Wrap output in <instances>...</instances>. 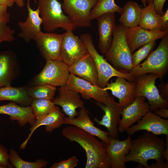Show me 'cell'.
I'll return each instance as SVG.
<instances>
[{
    "label": "cell",
    "instance_id": "20",
    "mask_svg": "<svg viewBox=\"0 0 168 168\" xmlns=\"http://www.w3.org/2000/svg\"><path fill=\"white\" fill-rule=\"evenodd\" d=\"M96 19L99 36L98 47L101 53L105 54L110 47L117 26L115 13L103 14Z\"/></svg>",
    "mask_w": 168,
    "mask_h": 168
},
{
    "label": "cell",
    "instance_id": "39",
    "mask_svg": "<svg viewBox=\"0 0 168 168\" xmlns=\"http://www.w3.org/2000/svg\"><path fill=\"white\" fill-rule=\"evenodd\" d=\"M159 92L160 96L164 100L168 101V83L163 82L158 85Z\"/></svg>",
    "mask_w": 168,
    "mask_h": 168
},
{
    "label": "cell",
    "instance_id": "47",
    "mask_svg": "<svg viewBox=\"0 0 168 168\" xmlns=\"http://www.w3.org/2000/svg\"><path fill=\"white\" fill-rule=\"evenodd\" d=\"M147 0H141V2L143 4L144 7L146 6L147 5Z\"/></svg>",
    "mask_w": 168,
    "mask_h": 168
},
{
    "label": "cell",
    "instance_id": "26",
    "mask_svg": "<svg viewBox=\"0 0 168 168\" xmlns=\"http://www.w3.org/2000/svg\"><path fill=\"white\" fill-rule=\"evenodd\" d=\"M108 149L111 160V168H126L125 157L129 152L132 139L128 135L125 140L120 141L110 137Z\"/></svg>",
    "mask_w": 168,
    "mask_h": 168
},
{
    "label": "cell",
    "instance_id": "29",
    "mask_svg": "<svg viewBox=\"0 0 168 168\" xmlns=\"http://www.w3.org/2000/svg\"><path fill=\"white\" fill-rule=\"evenodd\" d=\"M141 8L133 1H128L124 5L119 19L124 27L132 28L139 26L141 16Z\"/></svg>",
    "mask_w": 168,
    "mask_h": 168
},
{
    "label": "cell",
    "instance_id": "35",
    "mask_svg": "<svg viewBox=\"0 0 168 168\" xmlns=\"http://www.w3.org/2000/svg\"><path fill=\"white\" fill-rule=\"evenodd\" d=\"M156 41L153 40L145 44L132 54V62L133 67L139 65L147 57L156 45Z\"/></svg>",
    "mask_w": 168,
    "mask_h": 168
},
{
    "label": "cell",
    "instance_id": "14",
    "mask_svg": "<svg viewBox=\"0 0 168 168\" xmlns=\"http://www.w3.org/2000/svg\"><path fill=\"white\" fill-rule=\"evenodd\" d=\"M145 99L143 96H137L122 110V118L118 127L119 132L122 133L126 131L132 124L150 111V105Z\"/></svg>",
    "mask_w": 168,
    "mask_h": 168
},
{
    "label": "cell",
    "instance_id": "12",
    "mask_svg": "<svg viewBox=\"0 0 168 168\" xmlns=\"http://www.w3.org/2000/svg\"><path fill=\"white\" fill-rule=\"evenodd\" d=\"M97 105L104 112L100 120L96 117L94 120L98 124L105 127L107 129L110 137L113 139H118L119 131L117 126L120 120L121 109L119 103L117 102L111 96L105 104L96 102Z\"/></svg>",
    "mask_w": 168,
    "mask_h": 168
},
{
    "label": "cell",
    "instance_id": "43",
    "mask_svg": "<svg viewBox=\"0 0 168 168\" xmlns=\"http://www.w3.org/2000/svg\"><path fill=\"white\" fill-rule=\"evenodd\" d=\"M166 148L165 149L163 153L164 159H166L168 162V135H166Z\"/></svg>",
    "mask_w": 168,
    "mask_h": 168
},
{
    "label": "cell",
    "instance_id": "32",
    "mask_svg": "<svg viewBox=\"0 0 168 168\" xmlns=\"http://www.w3.org/2000/svg\"><path fill=\"white\" fill-rule=\"evenodd\" d=\"M9 160L16 168H43L46 166L48 163V161L43 159H38L34 162L25 161L12 149H10Z\"/></svg>",
    "mask_w": 168,
    "mask_h": 168
},
{
    "label": "cell",
    "instance_id": "46",
    "mask_svg": "<svg viewBox=\"0 0 168 168\" xmlns=\"http://www.w3.org/2000/svg\"><path fill=\"white\" fill-rule=\"evenodd\" d=\"M15 1L17 6L20 8L22 7L25 6L24 0H15Z\"/></svg>",
    "mask_w": 168,
    "mask_h": 168
},
{
    "label": "cell",
    "instance_id": "37",
    "mask_svg": "<svg viewBox=\"0 0 168 168\" xmlns=\"http://www.w3.org/2000/svg\"><path fill=\"white\" fill-rule=\"evenodd\" d=\"M9 154L7 149L2 145H0V165L6 168L14 167L9 160Z\"/></svg>",
    "mask_w": 168,
    "mask_h": 168
},
{
    "label": "cell",
    "instance_id": "33",
    "mask_svg": "<svg viewBox=\"0 0 168 168\" xmlns=\"http://www.w3.org/2000/svg\"><path fill=\"white\" fill-rule=\"evenodd\" d=\"M36 119H40L52 111L56 105L51 100H33L30 106Z\"/></svg>",
    "mask_w": 168,
    "mask_h": 168
},
{
    "label": "cell",
    "instance_id": "25",
    "mask_svg": "<svg viewBox=\"0 0 168 168\" xmlns=\"http://www.w3.org/2000/svg\"><path fill=\"white\" fill-rule=\"evenodd\" d=\"M65 117L64 113L59 108L56 106L55 108L45 116L40 119H36L34 125L30 129V133L27 138L21 145L20 150L24 149L30 138L35 131L41 126L44 125L46 132L51 133L63 124V119Z\"/></svg>",
    "mask_w": 168,
    "mask_h": 168
},
{
    "label": "cell",
    "instance_id": "17",
    "mask_svg": "<svg viewBox=\"0 0 168 168\" xmlns=\"http://www.w3.org/2000/svg\"><path fill=\"white\" fill-rule=\"evenodd\" d=\"M58 91V96L52 101L55 105L60 106L64 114L69 118L75 117L78 113L77 109L84 107L79 94L65 86L60 87Z\"/></svg>",
    "mask_w": 168,
    "mask_h": 168
},
{
    "label": "cell",
    "instance_id": "24",
    "mask_svg": "<svg viewBox=\"0 0 168 168\" xmlns=\"http://www.w3.org/2000/svg\"><path fill=\"white\" fill-rule=\"evenodd\" d=\"M0 114L9 115L11 120H16L21 127L24 126L27 123L32 126L36 120L30 106H20L13 102L0 105Z\"/></svg>",
    "mask_w": 168,
    "mask_h": 168
},
{
    "label": "cell",
    "instance_id": "48",
    "mask_svg": "<svg viewBox=\"0 0 168 168\" xmlns=\"http://www.w3.org/2000/svg\"><path fill=\"white\" fill-rule=\"evenodd\" d=\"M0 168H6L5 167L0 165Z\"/></svg>",
    "mask_w": 168,
    "mask_h": 168
},
{
    "label": "cell",
    "instance_id": "27",
    "mask_svg": "<svg viewBox=\"0 0 168 168\" xmlns=\"http://www.w3.org/2000/svg\"><path fill=\"white\" fill-rule=\"evenodd\" d=\"M26 86L13 87L11 85L0 88V101L10 100L23 106L30 105L33 100L27 94Z\"/></svg>",
    "mask_w": 168,
    "mask_h": 168
},
{
    "label": "cell",
    "instance_id": "23",
    "mask_svg": "<svg viewBox=\"0 0 168 168\" xmlns=\"http://www.w3.org/2000/svg\"><path fill=\"white\" fill-rule=\"evenodd\" d=\"M29 2L30 0H28L27 7L28 13L26 20L24 22L19 21L18 23L21 31L18 36L27 42L31 40H34L36 35L41 31L40 26L42 24L39 8L35 10H33Z\"/></svg>",
    "mask_w": 168,
    "mask_h": 168
},
{
    "label": "cell",
    "instance_id": "34",
    "mask_svg": "<svg viewBox=\"0 0 168 168\" xmlns=\"http://www.w3.org/2000/svg\"><path fill=\"white\" fill-rule=\"evenodd\" d=\"M10 14L7 13L0 18V44L3 41L12 42L15 40V30L7 25L10 20Z\"/></svg>",
    "mask_w": 168,
    "mask_h": 168
},
{
    "label": "cell",
    "instance_id": "42",
    "mask_svg": "<svg viewBox=\"0 0 168 168\" xmlns=\"http://www.w3.org/2000/svg\"><path fill=\"white\" fill-rule=\"evenodd\" d=\"M168 167V162H165L163 161L152 163L150 166H149L148 168H167Z\"/></svg>",
    "mask_w": 168,
    "mask_h": 168
},
{
    "label": "cell",
    "instance_id": "4",
    "mask_svg": "<svg viewBox=\"0 0 168 168\" xmlns=\"http://www.w3.org/2000/svg\"><path fill=\"white\" fill-rule=\"evenodd\" d=\"M44 29L53 32L58 28L74 31L76 25L63 13L62 4L58 0H39L38 7Z\"/></svg>",
    "mask_w": 168,
    "mask_h": 168
},
{
    "label": "cell",
    "instance_id": "3",
    "mask_svg": "<svg viewBox=\"0 0 168 168\" xmlns=\"http://www.w3.org/2000/svg\"><path fill=\"white\" fill-rule=\"evenodd\" d=\"M132 54L126 41L125 27L119 24L116 26L110 47L105 54V59L117 70L130 73L134 67Z\"/></svg>",
    "mask_w": 168,
    "mask_h": 168
},
{
    "label": "cell",
    "instance_id": "28",
    "mask_svg": "<svg viewBox=\"0 0 168 168\" xmlns=\"http://www.w3.org/2000/svg\"><path fill=\"white\" fill-rule=\"evenodd\" d=\"M141 9L139 26L152 31H161V16L156 13L153 2H149Z\"/></svg>",
    "mask_w": 168,
    "mask_h": 168
},
{
    "label": "cell",
    "instance_id": "38",
    "mask_svg": "<svg viewBox=\"0 0 168 168\" xmlns=\"http://www.w3.org/2000/svg\"><path fill=\"white\" fill-rule=\"evenodd\" d=\"M166 0H147V4L152 2L154 5L156 11V13L161 16L164 13L163 8L164 5Z\"/></svg>",
    "mask_w": 168,
    "mask_h": 168
},
{
    "label": "cell",
    "instance_id": "45",
    "mask_svg": "<svg viewBox=\"0 0 168 168\" xmlns=\"http://www.w3.org/2000/svg\"><path fill=\"white\" fill-rule=\"evenodd\" d=\"M15 3V0H0V4L7 5L8 7H12Z\"/></svg>",
    "mask_w": 168,
    "mask_h": 168
},
{
    "label": "cell",
    "instance_id": "36",
    "mask_svg": "<svg viewBox=\"0 0 168 168\" xmlns=\"http://www.w3.org/2000/svg\"><path fill=\"white\" fill-rule=\"evenodd\" d=\"M78 162V159L74 156L67 160L55 162L49 168H74L77 166Z\"/></svg>",
    "mask_w": 168,
    "mask_h": 168
},
{
    "label": "cell",
    "instance_id": "7",
    "mask_svg": "<svg viewBox=\"0 0 168 168\" xmlns=\"http://www.w3.org/2000/svg\"><path fill=\"white\" fill-rule=\"evenodd\" d=\"M46 61L42 70L33 79L31 86L41 84L55 87L65 86L70 74L68 67L60 59Z\"/></svg>",
    "mask_w": 168,
    "mask_h": 168
},
{
    "label": "cell",
    "instance_id": "11",
    "mask_svg": "<svg viewBox=\"0 0 168 168\" xmlns=\"http://www.w3.org/2000/svg\"><path fill=\"white\" fill-rule=\"evenodd\" d=\"M60 60L69 67L77 62L88 51L82 41L75 35L72 31L63 33Z\"/></svg>",
    "mask_w": 168,
    "mask_h": 168
},
{
    "label": "cell",
    "instance_id": "10",
    "mask_svg": "<svg viewBox=\"0 0 168 168\" xmlns=\"http://www.w3.org/2000/svg\"><path fill=\"white\" fill-rule=\"evenodd\" d=\"M65 86L80 94L85 99H93L96 102L104 104L107 103L111 96L107 91L71 73Z\"/></svg>",
    "mask_w": 168,
    "mask_h": 168
},
{
    "label": "cell",
    "instance_id": "13",
    "mask_svg": "<svg viewBox=\"0 0 168 168\" xmlns=\"http://www.w3.org/2000/svg\"><path fill=\"white\" fill-rule=\"evenodd\" d=\"M63 33L53 32L38 33L34 40L40 54L46 60L60 59Z\"/></svg>",
    "mask_w": 168,
    "mask_h": 168
},
{
    "label": "cell",
    "instance_id": "30",
    "mask_svg": "<svg viewBox=\"0 0 168 168\" xmlns=\"http://www.w3.org/2000/svg\"><path fill=\"white\" fill-rule=\"evenodd\" d=\"M123 10V7L116 5L114 0H98L90 11L89 19L91 21L108 13L117 12L121 14Z\"/></svg>",
    "mask_w": 168,
    "mask_h": 168
},
{
    "label": "cell",
    "instance_id": "31",
    "mask_svg": "<svg viewBox=\"0 0 168 168\" xmlns=\"http://www.w3.org/2000/svg\"><path fill=\"white\" fill-rule=\"evenodd\" d=\"M56 90V87L47 84L35 85L26 88L27 94L32 100H52Z\"/></svg>",
    "mask_w": 168,
    "mask_h": 168
},
{
    "label": "cell",
    "instance_id": "6",
    "mask_svg": "<svg viewBox=\"0 0 168 168\" xmlns=\"http://www.w3.org/2000/svg\"><path fill=\"white\" fill-rule=\"evenodd\" d=\"M80 38L85 44L88 53L95 62L98 72V86L104 88L110 78L114 77H124L130 82L135 81V77L131 73L117 70L103 56L98 53L93 44L92 36L90 34H82Z\"/></svg>",
    "mask_w": 168,
    "mask_h": 168
},
{
    "label": "cell",
    "instance_id": "41",
    "mask_svg": "<svg viewBox=\"0 0 168 168\" xmlns=\"http://www.w3.org/2000/svg\"><path fill=\"white\" fill-rule=\"evenodd\" d=\"M155 113L161 117L168 118V110L167 108H160L155 110Z\"/></svg>",
    "mask_w": 168,
    "mask_h": 168
},
{
    "label": "cell",
    "instance_id": "9",
    "mask_svg": "<svg viewBox=\"0 0 168 168\" xmlns=\"http://www.w3.org/2000/svg\"><path fill=\"white\" fill-rule=\"evenodd\" d=\"M64 12L77 27L91 26L90 11L98 0H62Z\"/></svg>",
    "mask_w": 168,
    "mask_h": 168
},
{
    "label": "cell",
    "instance_id": "21",
    "mask_svg": "<svg viewBox=\"0 0 168 168\" xmlns=\"http://www.w3.org/2000/svg\"><path fill=\"white\" fill-rule=\"evenodd\" d=\"M20 66L16 54L12 50L0 53V88L11 85L19 75Z\"/></svg>",
    "mask_w": 168,
    "mask_h": 168
},
{
    "label": "cell",
    "instance_id": "44",
    "mask_svg": "<svg viewBox=\"0 0 168 168\" xmlns=\"http://www.w3.org/2000/svg\"><path fill=\"white\" fill-rule=\"evenodd\" d=\"M8 6L6 5L0 4V18L6 14Z\"/></svg>",
    "mask_w": 168,
    "mask_h": 168
},
{
    "label": "cell",
    "instance_id": "22",
    "mask_svg": "<svg viewBox=\"0 0 168 168\" xmlns=\"http://www.w3.org/2000/svg\"><path fill=\"white\" fill-rule=\"evenodd\" d=\"M70 73L97 85L98 75L95 62L87 52L71 66L68 67Z\"/></svg>",
    "mask_w": 168,
    "mask_h": 168
},
{
    "label": "cell",
    "instance_id": "16",
    "mask_svg": "<svg viewBox=\"0 0 168 168\" xmlns=\"http://www.w3.org/2000/svg\"><path fill=\"white\" fill-rule=\"evenodd\" d=\"M125 37L132 54L137 49L153 40L162 39L168 34V30L154 32L143 29L139 26L132 28L125 27Z\"/></svg>",
    "mask_w": 168,
    "mask_h": 168
},
{
    "label": "cell",
    "instance_id": "5",
    "mask_svg": "<svg viewBox=\"0 0 168 168\" xmlns=\"http://www.w3.org/2000/svg\"><path fill=\"white\" fill-rule=\"evenodd\" d=\"M168 70V34L162 39L157 48L152 51L142 63L134 67L130 73L135 77L152 73L161 79Z\"/></svg>",
    "mask_w": 168,
    "mask_h": 168
},
{
    "label": "cell",
    "instance_id": "19",
    "mask_svg": "<svg viewBox=\"0 0 168 168\" xmlns=\"http://www.w3.org/2000/svg\"><path fill=\"white\" fill-rule=\"evenodd\" d=\"M122 77H117L114 82H108L103 88L110 90L112 94L119 100V104L122 110L134 100V92L137 83L135 81H127Z\"/></svg>",
    "mask_w": 168,
    "mask_h": 168
},
{
    "label": "cell",
    "instance_id": "1",
    "mask_svg": "<svg viewBox=\"0 0 168 168\" xmlns=\"http://www.w3.org/2000/svg\"><path fill=\"white\" fill-rule=\"evenodd\" d=\"M63 137L78 143L85 151V168H111L108 145L77 127L68 126L62 131Z\"/></svg>",
    "mask_w": 168,
    "mask_h": 168
},
{
    "label": "cell",
    "instance_id": "40",
    "mask_svg": "<svg viewBox=\"0 0 168 168\" xmlns=\"http://www.w3.org/2000/svg\"><path fill=\"white\" fill-rule=\"evenodd\" d=\"M161 31L168 30V9L161 16Z\"/></svg>",
    "mask_w": 168,
    "mask_h": 168
},
{
    "label": "cell",
    "instance_id": "18",
    "mask_svg": "<svg viewBox=\"0 0 168 168\" xmlns=\"http://www.w3.org/2000/svg\"><path fill=\"white\" fill-rule=\"evenodd\" d=\"M63 123L64 124L77 127L97 137L108 145L110 143V139L109 133L94 125V123L91 119L88 111L84 107L80 108L77 115L73 118L65 117Z\"/></svg>",
    "mask_w": 168,
    "mask_h": 168
},
{
    "label": "cell",
    "instance_id": "8",
    "mask_svg": "<svg viewBox=\"0 0 168 168\" xmlns=\"http://www.w3.org/2000/svg\"><path fill=\"white\" fill-rule=\"evenodd\" d=\"M159 78L155 74L150 73L142 75L135 78L137 83L134 96H142L148 100L150 111H154L160 108H168V101L164 100L160 96L155 85V81Z\"/></svg>",
    "mask_w": 168,
    "mask_h": 168
},
{
    "label": "cell",
    "instance_id": "15",
    "mask_svg": "<svg viewBox=\"0 0 168 168\" xmlns=\"http://www.w3.org/2000/svg\"><path fill=\"white\" fill-rule=\"evenodd\" d=\"M137 122V124L131 126L126 130L128 135L143 130L157 135H168V120L162 118L152 111L147 112Z\"/></svg>",
    "mask_w": 168,
    "mask_h": 168
},
{
    "label": "cell",
    "instance_id": "2",
    "mask_svg": "<svg viewBox=\"0 0 168 168\" xmlns=\"http://www.w3.org/2000/svg\"><path fill=\"white\" fill-rule=\"evenodd\" d=\"M166 147V142L163 138L147 132L131 140L125 162H136L148 168L149 160L154 159L157 162L164 161L163 153Z\"/></svg>",
    "mask_w": 168,
    "mask_h": 168
}]
</instances>
